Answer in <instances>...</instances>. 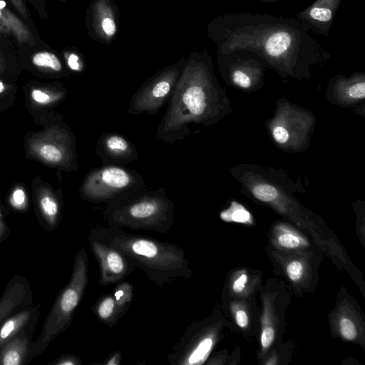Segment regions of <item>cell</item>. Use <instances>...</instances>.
<instances>
[{
	"instance_id": "52a82bcc",
	"label": "cell",
	"mask_w": 365,
	"mask_h": 365,
	"mask_svg": "<svg viewBox=\"0 0 365 365\" xmlns=\"http://www.w3.org/2000/svg\"><path fill=\"white\" fill-rule=\"evenodd\" d=\"M26 148L29 156L46 165L67 171L78 169L76 138L65 125L33 134L26 140Z\"/></svg>"
},
{
	"instance_id": "8fae6325",
	"label": "cell",
	"mask_w": 365,
	"mask_h": 365,
	"mask_svg": "<svg viewBox=\"0 0 365 365\" xmlns=\"http://www.w3.org/2000/svg\"><path fill=\"white\" fill-rule=\"evenodd\" d=\"M96 152L104 165H125L138 158V150L123 135L109 132L103 133L98 138Z\"/></svg>"
},
{
	"instance_id": "4316f807",
	"label": "cell",
	"mask_w": 365,
	"mask_h": 365,
	"mask_svg": "<svg viewBox=\"0 0 365 365\" xmlns=\"http://www.w3.org/2000/svg\"><path fill=\"white\" fill-rule=\"evenodd\" d=\"M349 96L354 99L364 98L365 96V83L364 81L352 84L348 89Z\"/></svg>"
},
{
	"instance_id": "ac0fdd59",
	"label": "cell",
	"mask_w": 365,
	"mask_h": 365,
	"mask_svg": "<svg viewBox=\"0 0 365 365\" xmlns=\"http://www.w3.org/2000/svg\"><path fill=\"white\" fill-rule=\"evenodd\" d=\"M91 310L100 322L110 327L117 325L120 319L112 292L99 297L91 307Z\"/></svg>"
},
{
	"instance_id": "d4e9b609",
	"label": "cell",
	"mask_w": 365,
	"mask_h": 365,
	"mask_svg": "<svg viewBox=\"0 0 365 365\" xmlns=\"http://www.w3.org/2000/svg\"><path fill=\"white\" fill-rule=\"evenodd\" d=\"M340 331L343 337L347 340H353L356 336V330L352 321L342 319L340 322Z\"/></svg>"
},
{
	"instance_id": "d590c367",
	"label": "cell",
	"mask_w": 365,
	"mask_h": 365,
	"mask_svg": "<svg viewBox=\"0 0 365 365\" xmlns=\"http://www.w3.org/2000/svg\"><path fill=\"white\" fill-rule=\"evenodd\" d=\"M230 217L235 222H245L250 218V213L246 210L239 209L236 210Z\"/></svg>"
},
{
	"instance_id": "603a6c76",
	"label": "cell",
	"mask_w": 365,
	"mask_h": 365,
	"mask_svg": "<svg viewBox=\"0 0 365 365\" xmlns=\"http://www.w3.org/2000/svg\"><path fill=\"white\" fill-rule=\"evenodd\" d=\"M254 196L262 202L274 201L278 195L274 187L269 185H258L252 189Z\"/></svg>"
},
{
	"instance_id": "6da1fadb",
	"label": "cell",
	"mask_w": 365,
	"mask_h": 365,
	"mask_svg": "<svg viewBox=\"0 0 365 365\" xmlns=\"http://www.w3.org/2000/svg\"><path fill=\"white\" fill-rule=\"evenodd\" d=\"M206 31L217 54L247 51L284 72L303 71L331 56L308 33V27L294 18L247 11L225 14L215 16Z\"/></svg>"
},
{
	"instance_id": "f546056e",
	"label": "cell",
	"mask_w": 365,
	"mask_h": 365,
	"mask_svg": "<svg viewBox=\"0 0 365 365\" xmlns=\"http://www.w3.org/2000/svg\"><path fill=\"white\" fill-rule=\"evenodd\" d=\"M67 63L70 69L73 71L79 72L82 71L83 68V61L76 53L68 54Z\"/></svg>"
},
{
	"instance_id": "3957f363",
	"label": "cell",
	"mask_w": 365,
	"mask_h": 365,
	"mask_svg": "<svg viewBox=\"0 0 365 365\" xmlns=\"http://www.w3.org/2000/svg\"><path fill=\"white\" fill-rule=\"evenodd\" d=\"M89 235L118 250L160 287L192 276L185 251L176 245L109 226L93 227Z\"/></svg>"
},
{
	"instance_id": "e575fe53",
	"label": "cell",
	"mask_w": 365,
	"mask_h": 365,
	"mask_svg": "<svg viewBox=\"0 0 365 365\" xmlns=\"http://www.w3.org/2000/svg\"><path fill=\"white\" fill-rule=\"evenodd\" d=\"M122 361V354L119 351L111 353L106 359L101 363L104 365H119Z\"/></svg>"
},
{
	"instance_id": "484cf974",
	"label": "cell",
	"mask_w": 365,
	"mask_h": 365,
	"mask_svg": "<svg viewBox=\"0 0 365 365\" xmlns=\"http://www.w3.org/2000/svg\"><path fill=\"white\" fill-rule=\"evenodd\" d=\"M287 272L292 281L298 280L302 275V264L297 261L290 262L287 267Z\"/></svg>"
},
{
	"instance_id": "f1b7e54d",
	"label": "cell",
	"mask_w": 365,
	"mask_h": 365,
	"mask_svg": "<svg viewBox=\"0 0 365 365\" xmlns=\"http://www.w3.org/2000/svg\"><path fill=\"white\" fill-rule=\"evenodd\" d=\"M32 7L37 12L41 19L46 20L48 18L46 10V0H28Z\"/></svg>"
},
{
	"instance_id": "d6a6232c",
	"label": "cell",
	"mask_w": 365,
	"mask_h": 365,
	"mask_svg": "<svg viewBox=\"0 0 365 365\" xmlns=\"http://www.w3.org/2000/svg\"><path fill=\"white\" fill-rule=\"evenodd\" d=\"M273 137L275 140L280 143H285L289 139V133L282 126H276L272 131Z\"/></svg>"
},
{
	"instance_id": "4fadbf2b",
	"label": "cell",
	"mask_w": 365,
	"mask_h": 365,
	"mask_svg": "<svg viewBox=\"0 0 365 365\" xmlns=\"http://www.w3.org/2000/svg\"><path fill=\"white\" fill-rule=\"evenodd\" d=\"M34 205L38 223L48 232L58 229L62 220L61 197L51 188L41 185L34 189Z\"/></svg>"
},
{
	"instance_id": "74e56055",
	"label": "cell",
	"mask_w": 365,
	"mask_h": 365,
	"mask_svg": "<svg viewBox=\"0 0 365 365\" xmlns=\"http://www.w3.org/2000/svg\"><path fill=\"white\" fill-rule=\"evenodd\" d=\"M236 322L240 327L245 328L248 324V317L245 312L239 310L236 314Z\"/></svg>"
},
{
	"instance_id": "9c48e42d",
	"label": "cell",
	"mask_w": 365,
	"mask_h": 365,
	"mask_svg": "<svg viewBox=\"0 0 365 365\" xmlns=\"http://www.w3.org/2000/svg\"><path fill=\"white\" fill-rule=\"evenodd\" d=\"M119 9L114 0H91L86 9L85 26L94 41L110 44L119 30Z\"/></svg>"
},
{
	"instance_id": "e0dca14e",
	"label": "cell",
	"mask_w": 365,
	"mask_h": 365,
	"mask_svg": "<svg viewBox=\"0 0 365 365\" xmlns=\"http://www.w3.org/2000/svg\"><path fill=\"white\" fill-rule=\"evenodd\" d=\"M0 31L11 34L20 43L35 45V38L30 29L7 6L0 7Z\"/></svg>"
},
{
	"instance_id": "30bf717a",
	"label": "cell",
	"mask_w": 365,
	"mask_h": 365,
	"mask_svg": "<svg viewBox=\"0 0 365 365\" xmlns=\"http://www.w3.org/2000/svg\"><path fill=\"white\" fill-rule=\"evenodd\" d=\"M88 243L99 269V284L108 286L123 281L135 267L116 248L88 235Z\"/></svg>"
},
{
	"instance_id": "1f68e13d",
	"label": "cell",
	"mask_w": 365,
	"mask_h": 365,
	"mask_svg": "<svg viewBox=\"0 0 365 365\" xmlns=\"http://www.w3.org/2000/svg\"><path fill=\"white\" fill-rule=\"evenodd\" d=\"M9 1L22 17L26 19H29L30 14L25 0H9Z\"/></svg>"
},
{
	"instance_id": "f35d334b",
	"label": "cell",
	"mask_w": 365,
	"mask_h": 365,
	"mask_svg": "<svg viewBox=\"0 0 365 365\" xmlns=\"http://www.w3.org/2000/svg\"><path fill=\"white\" fill-rule=\"evenodd\" d=\"M4 60L0 51V73L4 70Z\"/></svg>"
},
{
	"instance_id": "5bb4252c",
	"label": "cell",
	"mask_w": 365,
	"mask_h": 365,
	"mask_svg": "<svg viewBox=\"0 0 365 365\" xmlns=\"http://www.w3.org/2000/svg\"><path fill=\"white\" fill-rule=\"evenodd\" d=\"M31 303L33 290L29 280L21 274H14L0 297V326L8 317Z\"/></svg>"
},
{
	"instance_id": "ba28073f",
	"label": "cell",
	"mask_w": 365,
	"mask_h": 365,
	"mask_svg": "<svg viewBox=\"0 0 365 365\" xmlns=\"http://www.w3.org/2000/svg\"><path fill=\"white\" fill-rule=\"evenodd\" d=\"M185 60V57L180 58L145 81L133 94L127 113L133 115L158 113L169 101Z\"/></svg>"
},
{
	"instance_id": "d6986e66",
	"label": "cell",
	"mask_w": 365,
	"mask_h": 365,
	"mask_svg": "<svg viewBox=\"0 0 365 365\" xmlns=\"http://www.w3.org/2000/svg\"><path fill=\"white\" fill-rule=\"evenodd\" d=\"M121 319L127 312L134 297V287L130 283L121 281L115 284L112 292Z\"/></svg>"
},
{
	"instance_id": "44dd1931",
	"label": "cell",
	"mask_w": 365,
	"mask_h": 365,
	"mask_svg": "<svg viewBox=\"0 0 365 365\" xmlns=\"http://www.w3.org/2000/svg\"><path fill=\"white\" fill-rule=\"evenodd\" d=\"M9 203L13 210L19 212H26L29 208L27 195L21 187H16L11 192Z\"/></svg>"
},
{
	"instance_id": "7a4b0ae2",
	"label": "cell",
	"mask_w": 365,
	"mask_h": 365,
	"mask_svg": "<svg viewBox=\"0 0 365 365\" xmlns=\"http://www.w3.org/2000/svg\"><path fill=\"white\" fill-rule=\"evenodd\" d=\"M215 91L209 53L205 49L190 53L158 126L156 139L166 143L182 140L190 135V125L209 123L216 113Z\"/></svg>"
},
{
	"instance_id": "7402d4cb",
	"label": "cell",
	"mask_w": 365,
	"mask_h": 365,
	"mask_svg": "<svg viewBox=\"0 0 365 365\" xmlns=\"http://www.w3.org/2000/svg\"><path fill=\"white\" fill-rule=\"evenodd\" d=\"M65 95L64 92H51L39 88H34L31 91V96L34 102L39 105H47L59 101Z\"/></svg>"
},
{
	"instance_id": "b9f144b4",
	"label": "cell",
	"mask_w": 365,
	"mask_h": 365,
	"mask_svg": "<svg viewBox=\"0 0 365 365\" xmlns=\"http://www.w3.org/2000/svg\"><path fill=\"white\" fill-rule=\"evenodd\" d=\"M58 1L62 2V3H65L66 1H67V0H58Z\"/></svg>"
},
{
	"instance_id": "83f0119b",
	"label": "cell",
	"mask_w": 365,
	"mask_h": 365,
	"mask_svg": "<svg viewBox=\"0 0 365 365\" xmlns=\"http://www.w3.org/2000/svg\"><path fill=\"white\" fill-rule=\"evenodd\" d=\"M279 243L287 248H294L299 246V239L291 234H282L278 238Z\"/></svg>"
},
{
	"instance_id": "8d00e7d4",
	"label": "cell",
	"mask_w": 365,
	"mask_h": 365,
	"mask_svg": "<svg viewBox=\"0 0 365 365\" xmlns=\"http://www.w3.org/2000/svg\"><path fill=\"white\" fill-rule=\"evenodd\" d=\"M247 281V277L246 274H242L233 284V290L235 292H240L245 288V284Z\"/></svg>"
},
{
	"instance_id": "7c38bea8",
	"label": "cell",
	"mask_w": 365,
	"mask_h": 365,
	"mask_svg": "<svg viewBox=\"0 0 365 365\" xmlns=\"http://www.w3.org/2000/svg\"><path fill=\"white\" fill-rule=\"evenodd\" d=\"M342 0H314L297 13L296 19L312 33L328 36L334 19Z\"/></svg>"
},
{
	"instance_id": "ffe728a7",
	"label": "cell",
	"mask_w": 365,
	"mask_h": 365,
	"mask_svg": "<svg viewBox=\"0 0 365 365\" xmlns=\"http://www.w3.org/2000/svg\"><path fill=\"white\" fill-rule=\"evenodd\" d=\"M32 63L38 68H44L53 72H61L63 65L59 58L53 53L40 51L32 56Z\"/></svg>"
},
{
	"instance_id": "60d3db41",
	"label": "cell",
	"mask_w": 365,
	"mask_h": 365,
	"mask_svg": "<svg viewBox=\"0 0 365 365\" xmlns=\"http://www.w3.org/2000/svg\"><path fill=\"white\" fill-rule=\"evenodd\" d=\"M4 89H5L4 84L1 81H0V93H1Z\"/></svg>"
},
{
	"instance_id": "4dcf8cb0",
	"label": "cell",
	"mask_w": 365,
	"mask_h": 365,
	"mask_svg": "<svg viewBox=\"0 0 365 365\" xmlns=\"http://www.w3.org/2000/svg\"><path fill=\"white\" fill-rule=\"evenodd\" d=\"M10 232L11 230L5 220L0 202V243L4 241L9 237Z\"/></svg>"
},
{
	"instance_id": "7bdbcfd3",
	"label": "cell",
	"mask_w": 365,
	"mask_h": 365,
	"mask_svg": "<svg viewBox=\"0 0 365 365\" xmlns=\"http://www.w3.org/2000/svg\"><path fill=\"white\" fill-rule=\"evenodd\" d=\"M1 34H2V33H1V31H0V35H1Z\"/></svg>"
},
{
	"instance_id": "cb8c5ba5",
	"label": "cell",
	"mask_w": 365,
	"mask_h": 365,
	"mask_svg": "<svg viewBox=\"0 0 365 365\" xmlns=\"http://www.w3.org/2000/svg\"><path fill=\"white\" fill-rule=\"evenodd\" d=\"M81 359L73 354H63L53 361L48 364V365H82Z\"/></svg>"
},
{
	"instance_id": "5b68a950",
	"label": "cell",
	"mask_w": 365,
	"mask_h": 365,
	"mask_svg": "<svg viewBox=\"0 0 365 365\" xmlns=\"http://www.w3.org/2000/svg\"><path fill=\"white\" fill-rule=\"evenodd\" d=\"M89 282L88 257L84 247L76 254L68 282L61 290L46 317L41 334L31 342L29 360L41 354L72 323Z\"/></svg>"
},
{
	"instance_id": "277c9868",
	"label": "cell",
	"mask_w": 365,
	"mask_h": 365,
	"mask_svg": "<svg viewBox=\"0 0 365 365\" xmlns=\"http://www.w3.org/2000/svg\"><path fill=\"white\" fill-rule=\"evenodd\" d=\"M175 205L163 187H146L106 203L103 211L109 227L167 234L175 222Z\"/></svg>"
},
{
	"instance_id": "8992f818",
	"label": "cell",
	"mask_w": 365,
	"mask_h": 365,
	"mask_svg": "<svg viewBox=\"0 0 365 365\" xmlns=\"http://www.w3.org/2000/svg\"><path fill=\"white\" fill-rule=\"evenodd\" d=\"M138 173L123 165H104L91 170L79 189L82 200L91 203H108L127 193L146 187Z\"/></svg>"
},
{
	"instance_id": "836d02e7",
	"label": "cell",
	"mask_w": 365,
	"mask_h": 365,
	"mask_svg": "<svg viewBox=\"0 0 365 365\" xmlns=\"http://www.w3.org/2000/svg\"><path fill=\"white\" fill-rule=\"evenodd\" d=\"M274 338V331L272 327L264 329L261 335V344L264 348H267L273 342Z\"/></svg>"
},
{
	"instance_id": "2e32d148",
	"label": "cell",
	"mask_w": 365,
	"mask_h": 365,
	"mask_svg": "<svg viewBox=\"0 0 365 365\" xmlns=\"http://www.w3.org/2000/svg\"><path fill=\"white\" fill-rule=\"evenodd\" d=\"M41 311L40 304L31 303L8 317L0 326V349L24 329L36 324Z\"/></svg>"
},
{
	"instance_id": "ab89813d",
	"label": "cell",
	"mask_w": 365,
	"mask_h": 365,
	"mask_svg": "<svg viewBox=\"0 0 365 365\" xmlns=\"http://www.w3.org/2000/svg\"><path fill=\"white\" fill-rule=\"evenodd\" d=\"M259 1L263 3L270 4V3H274V2H277L279 1H282V0H259Z\"/></svg>"
},
{
	"instance_id": "9a60e30c",
	"label": "cell",
	"mask_w": 365,
	"mask_h": 365,
	"mask_svg": "<svg viewBox=\"0 0 365 365\" xmlns=\"http://www.w3.org/2000/svg\"><path fill=\"white\" fill-rule=\"evenodd\" d=\"M36 324L24 329L0 349V365H27Z\"/></svg>"
}]
</instances>
